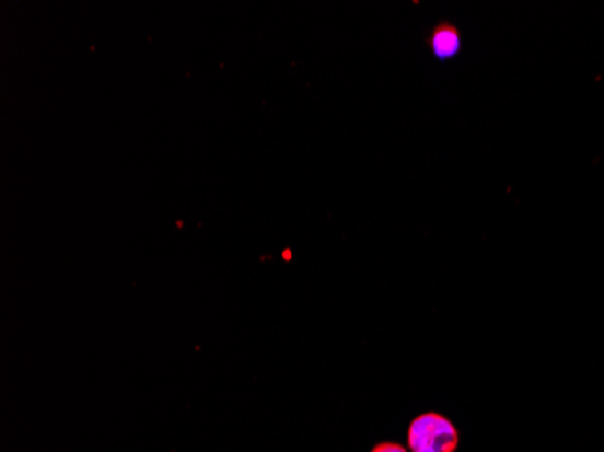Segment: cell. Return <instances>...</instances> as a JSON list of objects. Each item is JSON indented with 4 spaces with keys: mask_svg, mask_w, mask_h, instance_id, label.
Segmentation results:
<instances>
[{
    "mask_svg": "<svg viewBox=\"0 0 604 452\" xmlns=\"http://www.w3.org/2000/svg\"><path fill=\"white\" fill-rule=\"evenodd\" d=\"M407 445L411 452H456L460 432L453 421L440 413H423L409 424Z\"/></svg>",
    "mask_w": 604,
    "mask_h": 452,
    "instance_id": "6da1fadb",
    "label": "cell"
},
{
    "mask_svg": "<svg viewBox=\"0 0 604 452\" xmlns=\"http://www.w3.org/2000/svg\"><path fill=\"white\" fill-rule=\"evenodd\" d=\"M426 44L431 49L432 57L440 60V62H448V60L458 57L464 40H462V33H460L456 24L440 21L432 26L431 32L426 37Z\"/></svg>",
    "mask_w": 604,
    "mask_h": 452,
    "instance_id": "7a4b0ae2",
    "label": "cell"
},
{
    "mask_svg": "<svg viewBox=\"0 0 604 452\" xmlns=\"http://www.w3.org/2000/svg\"><path fill=\"white\" fill-rule=\"evenodd\" d=\"M371 452H407L406 448H402L400 443L384 442L379 443Z\"/></svg>",
    "mask_w": 604,
    "mask_h": 452,
    "instance_id": "3957f363",
    "label": "cell"
}]
</instances>
